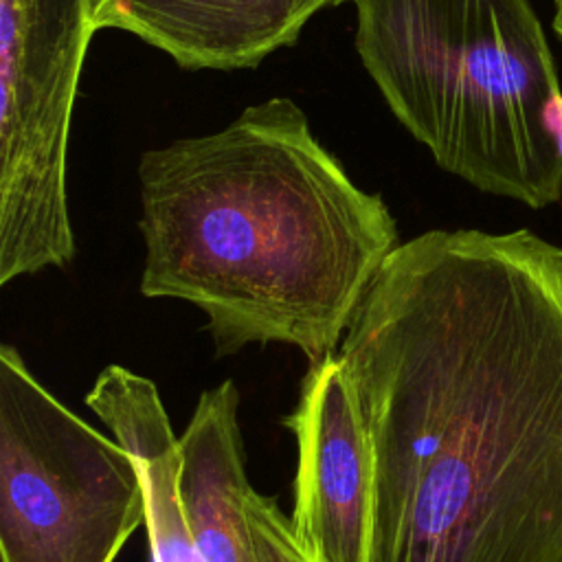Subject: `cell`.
<instances>
[{
  "instance_id": "obj_1",
  "label": "cell",
  "mask_w": 562,
  "mask_h": 562,
  "mask_svg": "<svg viewBox=\"0 0 562 562\" xmlns=\"http://www.w3.org/2000/svg\"><path fill=\"white\" fill-rule=\"evenodd\" d=\"M338 356L373 448V562H562V246L422 233Z\"/></svg>"
},
{
  "instance_id": "obj_2",
  "label": "cell",
  "mask_w": 562,
  "mask_h": 562,
  "mask_svg": "<svg viewBox=\"0 0 562 562\" xmlns=\"http://www.w3.org/2000/svg\"><path fill=\"white\" fill-rule=\"evenodd\" d=\"M140 294L206 318L215 356L281 342L318 362L342 336L397 224L360 189L288 97L138 160Z\"/></svg>"
},
{
  "instance_id": "obj_3",
  "label": "cell",
  "mask_w": 562,
  "mask_h": 562,
  "mask_svg": "<svg viewBox=\"0 0 562 562\" xmlns=\"http://www.w3.org/2000/svg\"><path fill=\"white\" fill-rule=\"evenodd\" d=\"M356 53L395 119L474 189L562 198V86L529 0H353Z\"/></svg>"
},
{
  "instance_id": "obj_4",
  "label": "cell",
  "mask_w": 562,
  "mask_h": 562,
  "mask_svg": "<svg viewBox=\"0 0 562 562\" xmlns=\"http://www.w3.org/2000/svg\"><path fill=\"white\" fill-rule=\"evenodd\" d=\"M145 525L132 457L0 345L2 562H114Z\"/></svg>"
},
{
  "instance_id": "obj_5",
  "label": "cell",
  "mask_w": 562,
  "mask_h": 562,
  "mask_svg": "<svg viewBox=\"0 0 562 562\" xmlns=\"http://www.w3.org/2000/svg\"><path fill=\"white\" fill-rule=\"evenodd\" d=\"M92 0H0V285L75 259L66 162Z\"/></svg>"
},
{
  "instance_id": "obj_6",
  "label": "cell",
  "mask_w": 562,
  "mask_h": 562,
  "mask_svg": "<svg viewBox=\"0 0 562 562\" xmlns=\"http://www.w3.org/2000/svg\"><path fill=\"white\" fill-rule=\"evenodd\" d=\"M283 426L296 441V542L312 562H373V448L338 351L310 362Z\"/></svg>"
},
{
  "instance_id": "obj_7",
  "label": "cell",
  "mask_w": 562,
  "mask_h": 562,
  "mask_svg": "<svg viewBox=\"0 0 562 562\" xmlns=\"http://www.w3.org/2000/svg\"><path fill=\"white\" fill-rule=\"evenodd\" d=\"M349 0H92L94 29L125 31L187 70L255 68ZM353 2V0H351Z\"/></svg>"
},
{
  "instance_id": "obj_8",
  "label": "cell",
  "mask_w": 562,
  "mask_h": 562,
  "mask_svg": "<svg viewBox=\"0 0 562 562\" xmlns=\"http://www.w3.org/2000/svg\"><path fill=\"white\" fill-rule=\"evenodd\" d=\"M237 411V386L224 380L198 397L180 435V496L198 562H257Z\"/></svg>"
},
{
  "instance_id": "obj_9",
  "label": "cell",
  "mask_w": 562,
  "mask_h": 562,
  "mask_svg": "<svg viewBox=\"0 0 562 562\" xmlns=\"http://www.w3.org/2000/svg\"><path fill=\"white\" fill-rule=\"evenodd\" d=\"M83 402L136 465L151 562H198L180 496V437L173 435L156 384L121 364H108Z\"/></svg>"
},
{
  "instance_id": "obj_10",
  "label": "cell",
  "mask_w": 562,
  "mask_h": 562,
  "mask_svg": "<svg viewBox=\"0 0 562 562\" xmlns=\"http://www.w3.org/2000/svg\"><path fill=\"white\" fill-rule=\"evenodd\" d=\"M246 520L257 562H312L296 542L288 516L270 496L250 490Z\"/></svg>"
},
{
  "instance_id": "obj_11",
  "label": "cell",
  "mask_w": 562,
  "mask_h": 562,
  "mask_svg": "<svg viewBox=\"0 0 562 562\" xmlns=\"http://www.w3.org/2000/svg\"><path fill=\"white\" fill-rule=\"evenodd\" d=\"M553 31L562 40V0H555V13H553Z\"/></svg>"
}]
</instances>
